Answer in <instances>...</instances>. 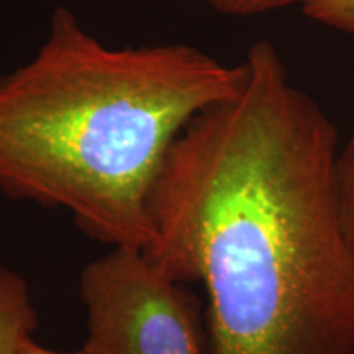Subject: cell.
Segmentation results:
<instances>
[{"instance_id":"277c9868","label":"cell","mask_w":354,"mask_h":354,"mask_svg":"<svg viewBox=\"0 0 354 354\" xmlns=\"http://www.w3.org/2000/svg\"><path fill=\"white\" fill-rule=\"evenodd\" d=\"M38 328L28 282L0 263V354H21Z\"/></svg>"},{"instance_id":"6da1fadb","label":"cell","mask_w":354,"mask_h":354,"mask_svg":"<svg viewBox=\"0 0 354 354\" xmlns=\"http://www.w3.org/2000/svg\"><path fill=\"white\" fill-rule=\"evenodd\" d=\"M238 94L172 141L143 253L207 292L210 354H354V251L336 207V128L292 86L272 43Z\"/></svg>"},{"instance_id":"7a4b0ae2","label":"cell","mask_w":354,"mask_h":354,"mask_svg":"<svg viewBox=\"0 0 354 354\" xmlns=\"http://www.w3.org/2000/svg\"><path fill=\"white\" fill-rule=\"evenodd\" d=\"M245 76L243 63L183 43L105 46L56 8L37 55L0 77V190L66 210L92 240L145 251L172 141Z\"/></svg>"},{"instance_id":"5b68a950","label":"cell","mask_w":354,"mask_h":354,"mask_svg":"<svg viewBox=\"0 0 354 354\" xmlns=\"http://www.w3.org/2000/svg\"><path fill=\"white\" fill-rule=\"evenodd\" d=\"M335 192L342 232L354 251V136L343 151L336 154Z\"/></svg>"},{"instance_id":"52a82bcc","label":"cell","mask_w":354,"mask_h":354,"mask_svg":"<svg viewBox=\"0 0 354 354\" xmlns=\"http://www.w3.org/2000/svg\"><path fill=\"white\" fill-rule=\"evenodd\" d=\"M215 12L227 17H254L261 13L279 10L294 3H304L308 0H203Z\"/></svg>"},{"instance_id":"ba28073f","label":"cell","mask_w":354,"mask_h":354,"mask_svg":"<svg viewBox=\"0 0 354 354\" xmlns=\"http://www.w3.org/2000/svg\"><path fill=\"white\" fill-rule=\"evenodd\" d=\"M21 354H86L82 351V349H79V351H73V353H68V351H56V349H50V348H44L41 344H38L37 342L28 343L24 349V353Z\"/></svg>"},{"instance_id":"3957f363","label":"cell","mask_w":354,"mask_h":354,"mask_svg":"<svg viewBox=\"0 0 354 354\" xmlns=\"http://www.w3.org/2000/svg\"><path fill=\"white\" fill-rule=\"evenodd\" d=\"M86 354H210L205 313L141 250L112 248L84 266Z\"/></svg>"},{"instance_id":"8992f818","label":"cell","mask_w":354,"mask_h":354,"mask_svg":"<svg viewBox=\"0 0 354 354\" xmlns=\"http://www.w3.org/2000/svg\"><path fill=\"white\" fill-rule=\"evenodd\" d=\"M302 10L313 21L354 33V0H308Z\"/></svg>"}]
</instances>
